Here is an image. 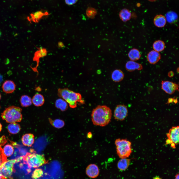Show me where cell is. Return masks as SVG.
<instances>
[{
    "instance_id": "obj_1",
    "label": "cell",
    "mask_w": 179,
    "mask_h": 179,
    "mask_svg": "<svg viewBox=\"0 0 179 179\" xmlns=\"http://www.w3.org/2000/svg\"><path fill=\"white\" fill-rule=\"evenodd\" d=\"M111 109L104 105H98L92 111L91 120L95 125L104 127L111 121L112 116Z\"/></svg>"
},
{
    "instance_id": "obj_2",
    "label": "cell",
    "mask_w": 179,
    "mask_h": 179,
    "mask_svg": "<svg viewBox=\"0 0 179 179\" xmlns=\"http://www.w3.org/2000/svg\"><path fill=\"white\" fill-rule=\"evenodd\" d=\"M57 93L58 96L65 100L72 108L76 107L79 103H84V101L80 93L75 92L68 88H59L58 90Z\"/></svg>"
},
{
    "instance_id": "obj_3",
    "label": "cell",
    "mask_w": 179,
    "mask_h": 179,
    "mask_svg": "<svg viewBox=\"0 0 179 179\" xmlns=\"http://www.w3.org/2000/svg\"><path fill=\"white\" fill-rule=\"evenodd\" d=\"M22 109L19 107L13 106L6 108L1 114L2 119L8 123L20 122L22 118Z\"/></svg>"
},
{
    "instance_id": "obj_4",
    "label": "cell",
    "mask_w": 179,
    "mask_h": 179,
    "mask_svg": "<svg viewBox=\"0 0 179 179\" xmlns=\"http://www.w3.org/2000/svg\"><path fill=\"white\" fill-rule=\"evenodd\" d=\"M117 153L121 159L128 157L132 152V143L127 139L120 138L116 139Z\"/></svg>"
},
{
    "instance_id": "obj_5",
    "label": "cell",
    "mask_w": 179,
    "mask_h": 179,
    "mask_svg": "<svg viewBox=\"0 0 179 179\" xmlns=\"http://www.w3.org/2000/svg\"><path fill=\"white\" fill-rule=\"evenodd\" d=\"M23 160L29 168H36L46 164L47 162L43 155L28 153L23 156Z\"/></svg>"
},
{
    "instance_id": "obj_6",
    "label": "cell",
    "mask_w": 179,
    "mask_h": 179,
    "mask_svg": "<svg viewBox=\"0 0 179 179\" xmlns=\"http://www.w3.org/2000/svg\"><path fill=\"white\" fill-rule=\"evenodd\" d=\"M17 161L16 159L6 160L0 167V173L2 179H7L10 178L13 172L15 171L13 167L14 165Z\"/></svg>"
},
{
    "instance_id": "obj_7",
    "label": "cell",
    "mask_w": 179,
    "mask_h": 179,
    "mask_svg": "<svg viewBox=\"0 0 179 179\" xmlns=\"http://www.w3.org/2000/svg\"><path fill=\"white\" fill-rule=\"evenodd\" d=\"M166 135L167 139L166 141V145L170 144L173 148L175 149L176 145L179 142V127L173 126L169 130Z\"/></svg>"
},
{
    "instance_id": "obj_8",
    "label": "cell",
    "mask_w": 179,
    "mask_h": 179,
    "mask_svg": "<svg viewBox=\"0 0 179 179\" xmlns=\"http://www.w3.org/2000/svg\"><path fill=\"white\" fill-rule=\"evenodd\" d=\"M128 112L126 106L123 104L118 105L114 110V118L118 121H123L128 115Z\"/></svg>"
},
{
    "instance_id": "obj_9",
    "label": "cell",
    "mask_w": 179,
    "mask_h": 179,
    "mask_svg": "<svg viewBox=\"0 0 179 179\" xmlns=\"http://www.w3.org/2000/svg\"><path fill=\"white\" fill-rule=\"evenodd\" d=\"M179 85L172 82L167 81H162L161 82L162 89L166 93L171 94L176 91L179 90Z\"/></svg>"
},
{
    "instance_id": "obj_10",
    "label": "cell",
    "mask_w": 179,
    "mask_h": 179,
    "mask_svg": "<svg viewBox=\"0 0 179 179\" xmlns=\"http://www.w3.org/2000/svg\"><path fill=\"white\" fill-rule=\"evenodd\" d=\"M38 50L36 51L33 58L34 61L36 62V66L34 67H31V68L34 71L36 72L38 74V72L37 70L40 59L41 58L47 55V51L46 49L42 47H38Z\"/></svg>"
},
{
    "instance_id": "obj_11",
    "label": "cell",
    "mask_w": 179,
    "mask_h": 179,
    "mask_svg": "<svg viewBox=\"0 0 179 179\" xmlns=\"http://www.w3.org/2000/svg\"><path fill=\"white\" fill-rule=\"evenodd\" d=\"M86 172L88 177L92 178H94L98 176L99 171L98 167L96 165L91 164L87 167Z\"/></svg>"
},
{
    "instance_id": "obj_12",
    "label": "cell",
    "mask_w": 179,
    "mask_h": 179,
    "mask_svg": "<svg viewBox=\"0 0 179 179\" xmlns=\"http://www.w3.org/2000/svg\"><path fill=\"white\" fill-rule=\"evenodd\" d=\"M147 59L150 64H154L157 63L161 58V55L159 52L152 50L149 52L147 55Z\"/></svg>"
},
{
    "instance_id": "obj_13",
    "label": "cell",
    "mask_w": 179,
    "mask_h": 179,
    "mask_svg": "<svg viewBox=\"0 0 179 179\" xmlns=\"http://www.w3.org/2000/svg\"><path fill=\"white\" fill-rule=\"evenodd\" d=\"M2 88L3 91L6 93H12L15 90L16 85L11 80H6L3 84Z\"/></svg>"
},
{
    "instance_id": "obj_14",
    "label": "cell",
    "mask_w": 179,
    "mask_h": 179,
    "mask_svg": "<svg viewBox=\"0 0 179 179\" xmlns=\"http://www.w3.org/2000/svg\"><path fill=\"white\" fill-rule=\"evenodd\" d=\"M49 14L48 12L42 10L38 11L30 14L29 20L35 23H38L44 16Z\"/></svg>"
},
{
    "instance_id": "obj_15",
    "label": "cell",
    "mask_w": 179,
    "mask_h": 179,
    "mask_svg": "<svg viewBox=\"0 0 179 179\" xmlns=\"http://www.w3.org/2000/svg\"><path fill=\"white\" fill-rule=\"evenodd\" d=\"M142 68V66L140 64L131 60L128 61L125 65L126 69L130 72L135 70H141Z\"/></svg>"
},
{
    "instance_id": "obj_16",
    "label": "cell",
    "mask_w": 179,
    "mask_h": 179,
    "mask_svg": "<svg viewBox=\"0 0 179 179\" xmlns=\"http://www.w3.org/2000/svg\"><path fill=\"white\" fill-rule=\"evenodd\" d=\"M21 140L24 145L28 147L31 146L34 142V136L31 134H26L22 136Z\"/></svg>"
},
{
    "instance_id": "obj_17",
    "label": "cell",
    "mask_w": 179,
    "mask_h": 179,
    "mask_svg": "<svg viewBox=\"0 0 179 179\" xmlns=\"http://www.w3.org/2000/svg\"><path fill=\"white\" fill-rule=\"evenodd\" d=\"M45 101L44 96L39 93H36L32 99V103L35 106H41L43 105Z\"/></svg>"
},
{
    "instance_id": "obj_18",
    "label": "cell",
    "mask_w": 179,
    "mask_h": 179,
    "mask_svg": "<svg viewBox=\"0 0 179 179\" xmlns=\"http://www.w3.org/2000/svg\"><path fill=\"white\" fill-rule=\"evenodd\" d=\"M154 23L156 27L159 28L164 27L165 25L166 20L165 17L163 15H158L154 17Z\"/></svg>"
},
{
    "instance_id": "obj_19",
    "label": "cell",
    "mask_w": 179,
    "mask_h": 179,
    "mask_svg": "<svg viewBox=\"0 0 179 179\" xmlns=\"http://www.w3.org/2000/svg\"><path fill=\"white\" fill-rule=\"evenodd\" d=\"M124 77L123 71L120 69H116L112 72L111 78L112 80L115 82H118L122 81Z\"/></svg>"
},
{
    "instance_id": "obj_20",
    "label": "cell",
    "mask_w": 179,
    "mask_h": 179,
    "mask_svg": "<svg viewBox=\"0 0 179 179\" xmlns=\"http://www.w3.org/2000/svg\"><path fill=\"white\" fill-rule=\"evenodd\" d=\"M55 107L62 111H64L68 109L69 105L64 99L60 98L57 99L55 103Z\"/></svg>"
},
{
    "instance_id": "obj_21",
    "label": "cell",
    "mask_w": 179,
    "mask_h": 179,
    "mask_svg": "<svg viewBox=\"0 0 179 179\" xmlns=\"http://www.w3.org/2000/svg\"><path fill=\"white\" fill-rule=\"evenodd\" d=\"M130 159L127 158L121 159L118 162V168L121 171H124L128 167L130 162Z\"/></svg>"
},
{
    "instance_id": "obj_22",
    "label": "cell",
    "mask_w": 179,
    "mask_h": 179,
    "mask_svg": "<svg viewBox=\"0 0 179 179\" xmlns=\"http://www.w3.org/2000/svg\"><path fill=\"white\" fill-rule=\"evenodd\" d=\"M128 56L131 60L134 61L139 59L141 57V55L138 49L134 48L129 51Z\"/></svg>"
},
{
    "instance_id": "obj_23",
    "label": "cell",
    "mask_w": 179,
    "mask_h": 179,
    "mask_svg": "<svg viewBox=\"0 0 179 179\" xmlns=\"http://www.w3.org/2000/svg\"><path fill=\"white\" fill-rule=\"evenodd\" d=\"M8 132L12 134H16L20 131L21 128L20 125L16 123H11L7 127Z\"/></svg>"
},
{
    "instance_id": "obj_24",
    "label": "cell",
    "mask_w": 179,
    "mask_h": 179,
    "mask_svg": "<svg viewBox=\"0 0 179 179\" xmlns=\"http://www.w3.org/2000/svg\"><path fill=\"white\" fill-rule=\"evenodd\" d=\"M131 12L126 9L122 10L119 13V17L121 20L124 22L129 20L131 18Z\"/></svg>"
},
{
    "instance_id": "obj_25",
    "label": "cell",
    "mask_w": 179,
    "mask_h": 179,
    "mask_svg": "<svg viewBox=\"0 0 179 179\" xmlns=\"http://www.w3.org/2000/svg\"><path fill=\"white\" fill-rule=\"evenodd\" d=\"M165 17L166 21L171 23L176 22L178 19L177 14L172 11H170L167 12L166 14Z\"/></svg>"
},
{
    "instance_id": "obj_26",
    "label": "cell",
    "mask_w": 179,
    "mask_h": 179,
    "mask_svg": "<svg viewBox=\"0 0 179 179\" xmlns=\"http://www.w3.org/2000/svg\"><path fill=\"white\" fill-rule=\"evenodd\" d=\"M20 102L22 106L27 107L31 105L32 103V99L28 96L23 95L20 98Z\"/></svg>"
},
{
    "instance_id": "obj_27",
    "label": "cell",
    "mask_w": 179,
    "mask_h": 179,
    "mask_svg": "<svg viewBox=\"0 0 179 179\" xmlns=\"http://www.w3.org/2000/svg\"><path fill=\"white\" fill-rule=\"evenodd\" d=\"M153 47L154 50L159 52L164 49L165 47V44L163 41L158 40L154 43Z\"/></svg>"
},
{
    "instance_id": "obj_28",
    "label": "cell",
    "mask_w": 179,
    "mask_h": 179,
    "mask_svg": "<svg viewBox=\"0 0 179 179\" xmlns=\"http://www.w3.org/2000/svg\"><path fill=\"white\" fill-rule=\"evenodd\" d=\"M3 153L6 157L11 156L13 154L14 149L11 145L8 144L5 145L3 149Z\"/></svg>"
},
{
    "instance_id": "obj_29",
    "label": "cell",
    "mask_w": 179,
    "mask_h": 179,
    "mask_svg": "<svg viewBox=\"0 0 179 179\" xmlns=\"http://www.w3.org/2000/svg\"><path fill=\"white\" fill-rule=\"evenodd\" d=\"M43 174V171L41 169H37L33 171L32 177L33 179H37L42 176Z\"/></svg>"
},
{
    "instance_id": "obj_30",
    "label": "cell",
    "mask_w": 179,
    "mask_h": 179,
    "mask_svg": "<svg viewBox=\"0 0 179 179\" xmlns=\"http://www.w3.org/2000/svg\"><path fill=\"white\" fill-rule=\"evenodd\" d=\"M86 14L90 18H92L95 15L96 12V10L92 8H88L86 11Z\"/></svg>"
},
{
    "instance_id": "obj_31",
    "label": "cell",
    "mask_w": 179,
    "mask_h": 179,
    "mask_svg": "<svg viewBox=\"0 0 179 179\" xmlns=\"http://www.w3.org/2000/svg\"><path fill=\"white\" fill-rule=\"evenodd\" d=\"M53 125L54 126L57 128H60L63 127L64 125L63 121L60 119H56L53 121Z\"/></svg>"
},
{
    "instance_id": "obj_32",
    "label": "cell",
    "mask_w": 179,
    "mask_h": 179,
    "mask_svg": "<svg viewBox=\"0 0 179 179\" xmlns=\"http://www.w3.org/2000/svg\"><path fill=\"white\" fill-rule=\"evenodd\" d=\"M7 142L5 137L3 135L0 137V146H1L4 145Z\"/></svg>"
},
{
    "instance_id": "obj_33",
    "label": "cell",
    "mask_w": 179,
    "mask_h": 179,
    "mask_svg": "<svg viewBox=\"0 0 179 179\" xmlns=\"http://www.w3.org/2000/svg\"><path fill=\"white\" fill-rule=\"evenodd\" d=\"M78 0H65V2L67 4L71 5L76 3Z\"/></svg>"
},
{
    "instance_id": "obj_34",
    "label": "cell",
    "mask_w": 179,
    "mask_h": 179,
    "mask_svg": "<svg viewBox=\"0 0 179 179\" xmlns=\"http://www.w3.org/2000/svg\"><path fill=\"white\" fill-rule=\"evenodd\" d=\"M57 45L58 47L59 48H62L65 47L63 43L61 42H59L58 43Z\"/></svg>"
},
{
    "instance_id": "obj_35",
    "label": "cell",
    "mask_w": 179,
    "mask_h": 179,
    "mask_svg": "<svg viewBox=\"0 0 179 179\" xmlns=\"http://www.w3.org/2000/svg\"><path fill=\"white\" fill-rule=\"evenodd\" d=\"M92 134L91 132H89L88 133L87 137L88 138H90L92 137Z\"/></svg>"
},
{
    "instance_id": "obj_36",
    "label": "cell",
    "mask_w": 179,
    "mask_h": 179,
    "mask_svg": "<svg viewBox=\"0 0 179 179\" xmlns=\"http://www.w3.org/2000/svg\"><path fill=\"white\" fill-rule=\"evenodd\" d=\"M4 154L3 151V149L2 148L1 146H0V156Z\"/></svg>"
},
{
    "instance_id": "obj_37",
    "label": "cell",
    "mask_w": 179,
    "mask_h": 179,
    "mask_svg": "<svg viewBox=\"0 0 179 179\" xmlns=\"http://www.w3.org/2000/svg\"><path fill=\"white\" fill-rule=\"evenodd\" d=\"M174 73L172 72H170L168 73V76L169 77H172L174 75Z\"/></svg>"
},
{
    "instance_id": "obj_38",
    "label": "cell",
    "mask_w": 179,
    "mask_h": 179,
    "mask_svg": "<svg viewBox=\"0 0 179 179\" xmlns=\"http://www.w3.org/2000/svg\"><path fill=\"white\" fill-rule=\"evenodd\" d=\"M179 174H177L175 176V179H179Z\"/></svg>"
},
{
    "instance_id": "obj_39",
    "label": "cell",
    "mask_w": 179,
    "mask_h": 179,
    "mask_svg": "<svg viewBox=\"0 0 179 179\" xmlns=\"http://www.w3.org/2000/svg\"><path fill=\"white\" fill-rule=\"evenodd\" d=\"M3 80V78L2 76L0 75V84Z\"/></svg>"
},
{
    "instance_id": "obj_40",
    "label": "cell",
    "mask_w": 179,
    "mask_h": 179,
    "mask_svg": "<svg viewBox=\"0 0 179 179\" xmlns=\"http://www.w3.org/2000/svg\"><path fill=\"white\" fill-rule=\"evenodd\" d=\"M153 179H161L159 177L156 176L154 177Z\"/></svg>"
},
{
    "instance_id": "obj_41",
    "label": "cell",
    "mask_w": 179,
    "mask_h": 179,
    "mask_svg": "<svg viewBox=\"0 0 179 179\" xmlns=\"http://www.w3.org/2000/svg\"><path fill=\"white\" fill-rule=\"evenodd\" d=\"M2 128V126L1 123H0V132Z\"/></svg>"
},
{
    "instance_id": "obj_42",
    "label": "cell",
    "mask_w": 179,
    "mask_h": 179,
    "mask_svg": "<svg viewBox=\"0 0 179 179\" xmlns=\"http://www.w3.org/2000/svg\"><path fill=\"white\" fill-rule=\"evenodd\" d=\"M149 0V1H155L156 0Z\"/></svg>"
},
{
    "instance_id": "obj_43",
    "label": "cell",
    "mask_w": 179,
    "mask_h": 179,
    "mask_svg": "<svg viewBox=\"0 0 179 179\" xmlns=\"http://www.w3.org/2000/svg\"><path fill=\"white\" fill-rule=\"evenodd\" d=\"M1 32L0 31V37L1 36Z\"/></svg>"
},
{
    "instance_id": "obj_44",
    "label": "cell",
    "mask_w": 179,
    "mask_h": 179,
    "mask_svg": "<svg viewBox=\"0 0 179 179\" xmlns=\"http://www.w3.org/2000/svg\"><path fill=\"white\" fill-rule=\"evenodd\" d=\"M1 178H1V175L0 174V179H1Z\"/></svg>"
},
{
    "instance_id": "obj_45",
    "label": "cell",
    "mask_w": 179,
    "mask_h": 179,
    "mask_svg": "<svg viewBox=\"0 0 179 179\" xmlns=\"http://www.w3.org/2000/svg\"><path fill=\"white\" fill-rule=\"evenodd\" d=\"M1 94H0V99H1Z\"/></svg>"
}]
</instances>
